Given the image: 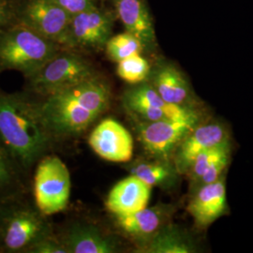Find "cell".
Returning <instances> with one entry per match:
<instances>
[{
	"label": "cell",
	"mask_w": 253,
	"mask_h": 253,
	"mask_svg": "<svg viewBox=\"0 0 253 253\" xmlns=\"http://www.w3.org/2000/svg\"><path fill=\"white\" fill-rule=\"evenodd\" d=\"M130 174H133L144 181L151 188H168L177 179V172L173 162L155 160L153 162H137L129 168Z\"/></svg>",
	"instance_id": "cell-20"
},
{
	"label": "cell",
	"mask_w": 253,
	"mask_h": 253,
	"mask_svg": "<svg viewBox=\"0 0 253 253\" xmlns=\"http://www.w3.org/2000/svg\"><path fill=\"white\" fill-rule=\"evenodd\" d=\"M96 76L91 64L75 54H57L33 76L31 86L48 96Z\"/></svg>",
	"instance_id": "cell-6"
},
{
	"label": "cell",
	"mask_w": 253,
	"mask_h": 253,
	"mask_svg": "<svg viewBox=\"0 0 253 253\" xmlns=\"http://www.w3.org/2000/svg\"><path fill=\"white\" fill-rule=\"evenodd\" d=\"M133 120L137 122L138 138L145 152L154 160L172 162L181 142L201 124V114L154 122Z\"/></svg>",
	"instance_id": "cell-4"
},
{
	"label": "cell",
	"mask_w": 253,
	"mask_h": 253,
	"mask_svg": "<svg viewBox=\"0 0 253 253\" xmlns=\"http://www.w3.org/2000/svg\"><path fill=\"white\" fill-rule=\"evenodd\" d=\"M88 143L99 157L112 163H126L133 155L132 136L113 118L102 120L93 129Z\"/></svg>",
	"instance_id": "cell-9"
},
{
	"label": "cell",
	"mask_w": 253,
	"mask_h": 253,
	"mask_svg": "<svg viewBox=\"0 0 253 253\" xmlns=\"http://www.w3.org/2000/svg\"><path fill=\"white\" fill-rule=\"evenodd\" d=\"M151 72L150 64L141 54L131 55L118 63L117 73L124 81L137 84L147 81Z\"/></svg>",
	"instance_id": "cell-23"
},
{
	"label": "cell",
	"mask_w": 253,
	"mask_h": 253,
	"mask_svg": "<svg viewBox=\"0 0 253 253\" xmlns=\"http://www.w3.org/2000/svg\"><path fill=\"white\" fill-rule=\"evenodd\" d=\"M147 82L165 101L180 106L196 107L190 83L173 64H157L151 68Z\"/></svg>",
	"instance_id": "cell-12"
},
{
	"label": "cell",
	"mask_w": 253,
	"mask_h": 253,
	"mask_svg": "<svg viewBox=\"0 0 253 253\" xmlns=\"http://www.w3.org/2000/svg\"><path fill=\"white\" fill-rule=\"evenodd\" d=\"M226 173L217 180L196 189L188 205V211L200 227L208 226L226 214Z\"/></svg>",
	"instance_id": "cell-13"
},
{
	"label": "cell",
	"mask_w": 253,
	"mask_h": 253,
	"mask_svg": "<svg viewBox=\"0 0 253 253\" xmlns=\"http://www.w3.org/2000/svg\"><path fill=\"white\" fill-rule=\"evenodd\" d=\"M25 18L27 27L55 44L73 45L70 34L73 16L52 0H31Z\"/></svg>",
	"instance_id": "cell-8"
},
{
	"label": "cell",
	"mask_w": 253,
	"mask_h": 253,
	"mask_svg": "<svg viewBox=\"0 0 253 253\" xmlns=\"http://www.w3.org/2000/svg\"><path fill=\"white\" fill-rule=\"evenodd\" d=\"M143 253H191L195 248L177 227L164 225L155 235L145 240Z\"/></svg>",
	"instance_id": "cell-19"
},
{
	"label": "cell",
	"mask_w": 253,
	"mask_h": 253,
	"mask_svg": "<svg viewBox=\"0 0 253 253\" xmlns=\"http://www.w3.org/2000/svg\"><path fill=\"white\" fill-rule=\"evenodd\" d=\"M59 7L69 12L72 16L81 13L87 9L95 8L93 0H52Z\"/></svg>",
	"instance_id": "cell-27"
},
{
	"label": "cell",
	"mask_w": 253,
	"mask_h": 253,
	"mask_svg": "<svg viewBox=\"0 0 253 253\" xmlns=\"http://www.w3.org/2000/svg\"><path fill=\"white\" fill-rule=\"evenodd\" d=\"M69 253H113L118 252L117 242L100 229L86 224H75L63 242Z\"/></svg>",
	"instance_id": "cell-18"
},
{
	"label": "cell",
	"mask_w": 253,
	"mask_h": 253,
	"mask_svg": "<svg viewBox=\"0 0 253 253\" xmlns=\"http://www.w3.org/2000/svg\"><path fill=\"white\" fill-rule=\"evenodd\" d=\"M172 212L173 208L171 206L163 204L116 217L118 226L124 233L145 241L166 225Z\"/></svg>",
	"instance_id": "cell-17"
},
{
	"label": "cell",
	"mask_w": 253,
	"mask_h": 253,
	"mask_svg": "<svg viewBox=\"0 0 253 253\" xmlns=\"http://www.w3.org/2000/svg\"><path fill=\"white\" fill-rule=\"evenodd\" d=\"M71 174L66 164L56 156L42 158L37 167L34 196L42 214L50 216L63 211L71 196Z\"/></svg>",
	"instance_id": "cell-5"
},
{
	"label": "cell",
	"mask_w": 253,
	"mask_h": 253,
	"mask_svg": "<svg viewBox=\"0 0 253 253\" xmlns=\"http://www.w3.org/2000/svg\"><path fill=\"white\" fill-rule=\"evenodd\" d=\"M108 84L97 76L46 96L40 104L46 125L54 136L78 135L107 111Z\"/></svg>",
	"instance_id": "cell-1"
},
{
	"label": "cell",
	"mask_w": 253,
	"mask_h": 253,
	"mask_svg": "<svg viewBox=\"0 0 253 253\" xmlns=\"http://www.w3.org/2000/svg\"><path fill=\"white\" fill-rule=\"evenodd\" d=\"M28 253H69L63 242L56 241L54 238L46 235L32 245L28 250Z\"/></svg>",
	"instance_id": "cell-25"
},
{
	"label": "cell",
	"mask_w": 253,
	"mask_h": 253,
	"mask_svg": "<svg viewBox=\"0 0 253 253\" xmlns=\"http://www.w3.org/2000/svg\"><path fill=\"white\" fill-rule=\"evenodd\" d=\"M56 54V44L29 27L12 29L0 39V65L29 78Z\"/></svg>",
	"instance_id": "cell-3"
},
{
	"label": "cell",
	"mask_w": 253,
	"mask_h": 253,
	"mask_svg": "<svg viewBox=\"0 0 253 253\" xmlns=\"http://www.w3.org/2000/svg\"><path fill=\"white\" fill-rule=\"evenodd\" d=\"M52 137L40 104L17 95L0 94V141L12 159L31 166L49 148Z\"/></svg>",
	"instance_id": "cell-2"
},
{
	"label": "cell",
	"mask_w": 253,
	"mask_h": 253,
	"mask_svg": "<svg viewBox=\"0 0 253 253\" xmlns=\"http://www.w3.org/2000/svg\"><path fill=\"white\" fill-rule=\"evenodd\" d=\"M232 152L233 144L230 139L200 154L191 164L190 170L186 173L189 175L191 184L194 186L213 163H216L221 157Z\"/></svg>",
	"instance_id": "cell-22"
},
{
	"label": "cell",
	"mask_w": 253,
	"mask_h": 253,
	"mask_svg": "<svg viewBox=\"0 0 253 253\" xmlns=\"http://www.w3.org/2000/svg\"><path fill=\"white\" fill-rule=\"evenodd\" d=\"M232 159V153L227 154L225 156L218 159L217 162L213 163L206 172L203 174V176L200 178L198 182L194 185L195 189H198L201 186L213 183L217 180L219 177H221L224 173H226V169Z\"/></svg>",
	"instance_id": "cell-24"
},
{
	"label": "cell",
	"mask_w": 253,
	"mask_h": 253,
	"mask_svg": "<svg viewBox=\"0 0 253 253\" xmlns=\"http://www.w3.org/2000/svg\"><path fill=\"white\" fill-rule=\"evenodd\" d=\"M12 157L4 145H0V189L7 187L13 179Z\"/></svg>",
	"instance_id": "cell-26"
},
{
	"label": "cell",
	"mask_w": 253,
	"mask_h": 253,
	"mask_svg": "<svg viewBox=\"0 0 253 253\" xmlns=\"http://www.w3.org/2000/svg\"><path fill=\"white\" fill-rule=\"evenodd\" d=\"M152 188L135 175L119 181L109 192L106 208L115 216L127 215L147 207Z\"/></svg>",
	"instance_id": "cell-15"
},
{
	"label": "cell",
	"mask_w": 253,
	"mask_h": 253,
	"mask_svg": "<svg viewBox=\"0 0 253 253\" xmlns=\"http://www.w3.org/2000/svg\"><path fill=\"white\" fill-rule=\"evenodd\" d=\"M118 16L126 32L138 38L145 49L157 44L153 20L144 0H116Z\"/></svg>",
	"instance_id": "cell-16"
},
{
	"label": "cell",
	"mask_w": 253,
	"mask_h": 253,
	"mask_svg": "<svg viewBox=\"0 0 253 253\" xmlns=\"http://www.w3.org/2000/svg\"><path fill=\"white\" fill-rule=\"evenodd\" d=\"M105 49L109 58L118 63L131 55L142 54L145 47L138 38L125 31L124 33L111 37Z\"/></svg>",
	"instance_id": "cell-21"
},
{
	"label": "cell",
	"mask_w": 253,
	"mask_h": 253,
	"mask_svg": "<svg viewBox=\"0 0 253 253\" xmlns=\"http://www.w3.org/2000/svg\"><path fill=\"white\" fill-rule=\"evenodd\" d=\"M8 10L6 9L5 5L0 1V27H2L8 20Z\"/></svg>",
	"instance_id": "cell-28"
},
{
	"label": "cell",
	"mask_w": 253,
	"mask_h": 253,
	"mask_svg": "<svg viewBox=\"0 0 253 253\" xmlns=\"http://www.w3.org/2000/svg\"><path fill=\"white\" fill-rule=\"evenodd\" d=\"M112 28L111 14L96 7L83 11L72 18L70 27L72 44L101 49L112 37Z\"/></svg>",
	"instance_id": "cell-11"
},
{
	"label": "cell",
	"mask_w": 253,
	"mask_h": 253,
	"mask_svg": "<svg viewBox=\"0 0 253 253\" xmlns=\"http://www.w3.org/2000/svg\"><path fill=\"white\" fill-rule=\"evenodd\" d=\"M123 96V105L135 120L154 122L188 118L199 113L195 107L171 104L163 100L147 81L133 84Z\"/></svg>",
	"instance_id": "cell-7"
},
{
	"label": "cell",
	"mask_w": 253,
	"mask_h": 253,
	"mask_svg": "<svg viewBox=\"0 0 253 253\" xmlns=\"http://www.w3.org/2000/svg\"><path fill=\"white\" fill-rule=\"evenodd\" d=\"M230 139L228 128L221 123L200 124L185 137L173 155L177 172L186 174L200 154Z\"/></svg>",
	"instance_id": "cell-10"
},
{
	"label": "cell",
	"mask_w": 253,
	"mask_h": 253,
	"mask_svg": "<svg viewBox=\"0 0 253 253\" xmlns=\"http://www.w3.org/2000/svg\"><path fill=\"white\" fill-rule=\"evenodd\" d=\"M43 219L30 210H18L9 216L3 231V244L9 252L28 250L47 235Z\"/></svg>",
	"instance_id": "cell-14"
}]
</instances>
